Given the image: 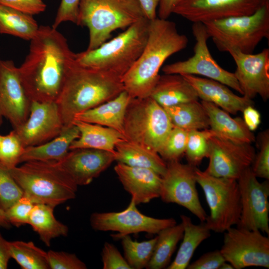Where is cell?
<instances>
[{
    "label": "cell",
    "mask_w": 269,
    "mask_h": 269,
    "mask_svg": "<svg viewBox=\"0 0 269 269\" xmlns=\"http://www.w3.org/2000/svg\"><path fill=\"white\" fill-rule=\"evenodd\" d=\"M101 257L103 269H132L116 247L111 243L104 244Z\"/></svg>",
    "instance_id": "7bdbcfd3"
},
{
    "label": "cell",
    "mask_w": 269,
    "mask_h": 269,
    "mask_svg": "<svg viewBox=\"0 0 269 269\" xmlns=\"http://www.w3.org/2000/svg\"><path fill=\"white\" fill-rule=\"evenodd\" d=\"M166 164V171L162 176L159 197L166 203H175L185 208L201 222H205L207 215L196 188V167L183 164L179 160Z\"/></svg>",
    "instance_id": "7c38bea8"
},
{
    "label": "cell",
    "mask_w": 269,
    "mask_h": 269,
    "mask_svg": "<svg viewBox=\"0 0 269 269\" xmlns=\"http://www.w3.org/2000/svg\"><path fill=\"white\" fill-rule=\"evenodd\" d=\"M8 242L0 233V269H6L9 261L11 259Z\"/></svg>",
    "instance_id": "681fc988"
},
{
    "label": "cell",
    "mask_w": 269,
    "mask_h": 269,
    "mask_svg": "<svg viewBox=\"0 0 269 269\" xmlns=\"http://www.w3.org/2000/svg\"><path fill=\"white\" fill-rule=\"evenodd\" d=\"M39 26L32 15L0 3V33L30 41Z\"/></svg>",
    "instance_id": "1f68e13d"
},
{
    "label": "cell",
    "mask_w": 269,
    "mask_h": 269,
    "mask_svg": "<svg viewBox=\"0 0 269 269\" xmlns=\"http://www.w3.org/2000/svg\"><path fill=\"white\" fill-rule=\"evenodd\" d=\"M188 132L173 127L158 152L166 162L179 159L185 153Z\"/></svg>",
    "instance_id": "8d00e7d4"
},
{
    "label": "cell",
    "mask_w": 269,
    "mask_h": 269,
    "mask_svg": "<svg viewBox=\"0 0 269 269\" xmlns=\"http://www.w3.org/2000/svg\"><path fill=\"white\" fill-rule=\"evenodd\" d=\"M144 17L136 0H80L76 24L88 28L86 50H91L107 41L113 31L126 29Z\"/></svg>",
    "instance_id": "8992f818"
},
{
    "label": "cell",
    "mask_w": 269,
    "mask_h": 269,
    "mask_svg": "<svg viewBox=\"0 0 269 269\" xmlns=\"http://www.w3.org/2000/svg\"><path fill=\"white\" fill-rule=\"evenodd\" d=\"M188 38L178 32L175 22L159 18L149 21L145 45L138 59L123 76L124 90L133 98L149 97L165 60L185 49Z\"/></svg>",
    "instance_id": "7a4b0ae2"
},
{
    "label": "cell",
    "mask_w": 269,
    "mask_h": 269,
    "mask_svg": "<svg viewBox=\"0 0 269 269\" xmlns=\"http://www.w3.org/2000/svg\"><path fill=\"white\" fill-rule=\"evenodd\" d=\"M183 233L181 223L161 230L157 234L152 256L146 268L162 269L166 267Z\"/></svg>",
    "instance_id": "d6a6232c"
},
{
    "label": "cell",
    "mask_w": 269,
    "mask_h": 269,
    "mask_svg": "<svg viewBox=\"0 0 269 269\" xmlns=\"http://www.w3.org/2000/svg\"><path fill=\"white\" fill-rule=\"evenodd\" d=\"M50 269H86V264L74 254L63 251L47 252Z\"/></svg>",
    "instance_id": "b9f144b4"
},
{
    "label": "cell",
    "mask_w": 269,
    "mask_h": 269,
    "mask_svg": "<svg viewBox=\"0 0 269 269\" xmlns=\"http://www.w3.org/2000/svg\"><path fill=\"white\" fill-rule=\"evenodd\" d=\"M79 135L78 128L73 124L64 128L58 136L46 142L25 147L20 163L34 160L59 161L67 155L71 143Z\"/></svg>",
    "instance_id": "4316f807"
},
{
    "label": "cell",
    "mask_w": 269,
    "mask_h": 269,
    "mask_svg": "<svg viewBox=\"0 0 269 269\" xmlns=\"http://www.w3.org/2000/svg\"><path fill=\"white\" fill-rule=\"evenodd\" d=\"M11 225L8 222L5 213L0 209V227L8 229Z\"/></svg>",
    "instance_id": "816d5d0a"
},
{
    "label": "cell",
    "mask_w": 269,
    "mask_h": 269,
    "mask_svg": "<svg viewBox=\"0 0 269 269\" xmlns=\"http://www.w3.org/2000/svg\"><path fill=\"white\" fill-rule=\"evenodd\" d=\"M173 127L164 108L150 96L131 98L124 121L125 140L158 153Z\"/></svg>",
    "instance_id": "ba28073f"
},
{
    "label": "cell",
    "mask_w": 269,
    "mask_h": 269,
    "mask_svg": "<svg viewBox=\"0 0 269 269\" xmlns=\"http://www.w3.org/2000/svg\"><path fill=\"white\" fill-rule=\"evenodd\" d=\"M209 162L205 171L217 177L237 180L243 171L251 166L256 155L251 143L214 135L209 138Z\"/></svg>",
    "instance_id": "9a60e30c"
},
{
    "label": "cell",
    "mask_w": 269,
    "mask_h": 269,
    "mask_svg": "<svg viewBox=\"0 0 269 269\" xmlns=\"http://www.w3.org/2000/svg\"><path fill=\"white\" fill-rule=\"evenodd\" d=\"M149 96L163 108L199 100L193 87L179 74L160 75Z\"/></svg>",
    "instance_id": "cb8c5ba5"
},
{
    "label": "cell",
    "mask_w": 269,
    "mask_h": 269,
    "mask_svg": "<svg viewBox=\"0 0 269 269\" xmlns=\"http://www.w3.org/2000/svg\"><path fill=\"white\" fill-rule=\"evenodd\" d=\"M268 180L259 182L251 166L245 169L238 178L241 213L237 227L269 234Z\"/></svg>",
    "instance_id": "5bb4252c"
},
{
    "label": "cell",
    "mask_w": 269,
    "mask_h": 269,
    "mask_svg": "<svg viewBox=\"0 0 269 269\" xmlns=\"http://www.w3.org/2000/svg\"><path fill=\"white\" fill-rule=\"evenodd\" d=\"M23 195L9 169L0 163V209L5 213Z\"/></svg>",
    "instance_id": "f35d334b"
},
{
    "label": "cell",
    "mask_w": 269,
    "mask_h": 269,
    "mask_svg": "<svg viewBox=\"0 0 269 269\" xmlns=\"http://www.w3.org/2000/svg\"><path fill=\"white\" fill-rule=\"evenodd\" d=\"M180 218L184 229L182 242L174 260L167 267V269H187L197 247L211 235V231L204 222L195 225L188 216L181 215Z\"/></svg>",
    "instance_id": "f1b7e54d"
},
{
    "label": "cell",
    "mask_w": 269,
    "mask_h": 269,
    "mask_svg": "<svg viewBox=\"0 0 269 269\" xmlns=\"http://www.w3.org/2000/svg\"><path fill=\"white\" fill-rule=\"evenodd\" d=\"M80 0H61L52 26L57 28L64 22H71L76 24Z\"/></svg>",
    "instance_id": "ee69618b"
},
{
    "label": "cell",
    "mask_w": 269,
    "mask_h": 269,
    "mask_svg": "<svg viewBox=\"0 0 269 269\" xmlns=\"http://www.w3.org/2000/svg\"><path fill=\"white\" fill-rule=\"evenodd\" d=\"M75 61V53L57 28L39 26L30 40L27 55L18 67L22 86L30 101L56 102Z\"/></svg>",
    "instance_id": "6da1fadb"
},
{
    "label": "cell",
    "mask_w": 269,
    "mask_h": 269,
    "mask_svg": "<svg viewBox=\"0 0 269 269\" xmlns=\"http://www.w3.org/2000/svg\"><path fill=\"white\" fill-rule=\"evenodd\" d=\"M209 120V129L213 135L239 142L252 143L256 140L244 120L240 117L233 118L229 113L209 102L201 101Z\"/></svg>",
    "instance_id": "603a6c76"
},
{
    "label": "cell",
    "mask_w": 269,
    "mask_h": 269,
    "mask_svg": "<svg viewBox=\"0 0 269 269\" xmlns=\"http://www.w3.org/2000/svg\"><path fill=\"white\" fill-rule=\"evenodd\" d=\"M11 258L22 269H49L47 252L37 247L32 242H8Z\"/></svg>",
    "instance_id": "836d02e7"
},
{
    "label": "cell",
    "mask_w": 269,
    "mask_h": 269,
    "mask_svg": "<svg viewBox=\"0 0 269 269\" xmlns=\"http://www.w3.org/2000/svg\"><path fill=\"white\" fill-rule=\"evenodd\" d=\"M0 3L32 16L43 12L46 8L43 0H0Z\"/></svg>",
    "instance_id": "f6af8a7d"
},
{
    "label": "cell",
    "mask_w": 269,
    "mask_h": 269,
    "mask_svg": "<svg viewBox=\"0 0 269 269\" xmlns=\"http://www.w3.org/2000/svg\"><path fill=\"white\" fill-rule=\"evenodd\" d=\"M236 65L234 73L242 95L252 100L257 95L266 101L269 98V49L257 54L238 50L229 52Z\"/></svg>",
    "instance_id": "d6986e66"
},
{
    "label": "cell",
    "mask_w": 269,
    "mask_h": 269,
    "mask_svg": "<svg viewBox=\"0 0 269 269\" xmlns=\"http://www.w3.org/2000/svg\"><path fill=\"white\" fill-rule=\"evenodd\" d=\"M24 196L54 208L74 199L78 186L58 161H28L9 169Z\"/></svg>",
    "instance_id": "277c9868"
},
{
    "label": "cell",
    "mask_w": 269,
    "mask_h": 269,
    "mask_svg": "<svg viewBox=\"0 0 269 269\" xmlns=\"http://www.w3.org/2000/svg\"><path fill=\"white\" fill-rule=\"evenodd\" d=\"M195 174L210 209L204 222L206 227L211 231L221 233L237 225L241 213L237 180L213 176L197 167Z\"/></svg>",
    "instance_id": "9c48e42d"
},
{
    "label": "cell",
    "mask_w": 269,
    "mask_h": 269,
    "mask_svg": "<svg viewBox=\"0 0 269 269\" xmlns=\"http://www.w3.org/2000/svg\"><path fill=\"white\" fill-rule=\"evenodd\" d=\"M192 31L196 41L193 55L184 61L164 65V74L199 75L218 81L242 95V91L234 73L222 68L212 56L208 45L210 38L205 25L194 22Z\"/></svg>",
    "instance_id": "30bf717a"
},
{
    "label": "cell",
    "mask_w": 269,
    "mask_h": 269,
    "mask_svg": "<svg viewBox=\"0 0 269 269\" xmlns=\"http://www.w3.org/2000/svg\"><path fill=\"white\" fill-rule=\"evenodd\" d=\"M193 87L199 99L211 102L229 114L243 112L247 107L254 105L252 100L239 96L226 85L214 80L193 75L181 74Z\"/></svg>",
    "instance_id": "7402d4cb"
},
{
    "label": "cell",
    "mask_w": 269,
    "mask_h": 269,
    "mask_svg": "<svg viewBox=\"0 0 269 269\" xmlns=\"http://www.w3.org/2000/svg\"><path fill=\"white\" fill-rule=\"evenodd\" d=\"M149 21L143 17L97 48L75 53L76 63L122 78L137 60L145 45Z\"/></svg>",
    "instance_id": "5b68a950"
},
{
    "label": "cell",
    "mask_w": 269,
    "mask_h": 269,
    "mask_svg": "<svg viewBox=\"0 0 269 269\" xmlns=\"http://www.w3.org/2000/svg\"><path fill=\"white\" fill-rule=\"evenodd\" d=\"M217 49L252 53L264 38L269 39V1L254 13L229 17L203 23Z\"/></svg>",
    "instance_id": "52a82bcc"
},
{
    "label": "cell",
    "mask_w": 269,
    "mask_h": 269,
    "mask_svg": "<svg viewBox=\"0 0 269 269\" xmlns=\"http://www.w3.org/2000/svg\"><path fill=\"white\" fill-rule=\"evenodd\" d=\"M125 258L132 269L146 268L153 253L156 236L147 241H134L130 235L120 238Z\"/></svg>",
    "instance_id": "e575fe53"
},
{
    "label": "cell",
    "mask_w": 269,
    "mask_h": 269,
    "mask_svg": "<svg viewBox=\"0 0 269 269\" xmlns=\"http://www.w3.org/2000/svg\"><path fill=\"white\" fill-rule=\"evenodd\" d=\"M259 230L232 227L224 232L220 251L234 269L269 268V238Z\"/></svg>",
    "instance_id": "8fae6325"
},
{
    "label": "cell",
    "mask_w": 269,
    "mask_h": 269,
    "mask_svg": "<svg viewBox=\"0 0 269 269\" xmlns=\"http://www.w3.org/2000/svg\"><path fill=\"white\" fill-rule=\"evenodd\" d=\"M115 157L118 162L150 169L161 177L166 170V162L158 153L125 139L116 144Z\"/></svg>",
    "instance_id": "83f0119b"
},
{
    "label": "cell",
    "mask_w": 269,
    "mask_h": 269,
    "mask_svg": "<svg viewBox=\"0 0 269 269\" xmlns=\"http://www.w3.org/2000/svg\"><path fill=\"white\" fill-rule=\"evenodd\" d=\"M140 5L145 16L149 20L156 18V8L160 0H136Z\"/></svg>",
    "instance_id": "c3c4849f"
},
{
    "label": "cell",
    "mask_w": 269,
    "mask_h": 269,
    "mask_svg": "<svg viewBox=\"0 0 269 269\" xmlns=\"http://www.w3.org/2000/svg\"><path fill=\"white\" fill-rule=\"evenodd\" d=\"M24 148L14 130L2 135L0 144V163L8 169L17 166Z\"/></svg>",
    "instance_id": "74e56055"
},
{
    "label": "cell",
    "mask_w": 269,
    "mask_h": 269,
    "mask_svg": "<svg viewBox=\"0 0 269 269\" xmlns=\"http://www.w3.org/2000/svg\"><path fill=\"white\" fill-rule=\"evenodd\" d=\"M30 104L21 83L18 67L12 60L0 58V114L14 129L28 118Z\"/></svg>",
    "instance_id": "ac0fdd59"
},
{
    "label": "cell",
    "mask_w": 269,
    "mask_h": 269,
    "mask_svg": "<svg viewBox=\"0 0 269 269\" xmlns=\"http://www.w3.org/2000/svg\"><path fill=\"white\" fill-rule=\"evenodd\" d=\"M2 118H3L2 116L0 114V126L2 123Z\"/></svg>",
    "instance_id": "db71d44e"
},
{
    "label": "cell",
    "mask_w": 269,
    "mask_h": 269,
    "mask_svg": "<svg viewBox=\"0 0 269 269\" xmlns=\"http://www.w3.org/2000/svg\"><path fill=\"white\" fill-rule=\"evenodd\" d=\"M131 99L124 90L114 99L77 115L74 120L112 128L123 135L126 111Z\"/></svg>",
    "instance_id": "d4e9b609"
},
{
    "label": "cell",
    "mask_w": 269,
    "mask_h": 269,
    "mask_svg": "<svg viewBox=\"0 0 269 269\" xmlns=\"http://www.w3.org/2000/svg\"><path fill=\"white\" fill-rule=\"evenodd\" d=\"M73 124L78 128L80 135L71 143L70 150L90 148L115 153L116 144L125 139L122 133L112 128L76 120Z\"/></svg>",
    "instance_id": "484cf974"
},
{
    "label": "cell",
    "mask_w": 269,
    "mask_h": 269,
    "mask_svg": "<svg viewBox=\"0 0 269 269\" xmlns=\"http://www.w3.org/2000/svg\"><path fill=\"white\" fill-rule=\"evenodd\" d=\"M64 129L56 102L31 101L25 122L13 129L24 147L36 146L54 138Z\"/></svg>",
    "instance_id": "e0dca14e"
},
{
    "label": "cell",
    "mask_w": 269,
    "mask_h": 269,
    "mask_svg": "<svg viewBox=\"0 0 269 269\" xmlns=\"http://www.w3.org/2000/svg\"><path fill=\"white\" fill-rule=\"evenodd\" d=\"M124 91L120 77L82 66L75 60L56 101L64 128L73 124L77 115L114 99Z\"/></svg>",
    "instance_id": "3957f363"
},
{
    "label": "cell",
    "mask_w": 269,
    "mask_h": 269,
    "mask_svg": "<svg viewBox=\"0 0 269 269\" xmlns=\"http://www.w3.org/2000/svg\"><path fill=\"white\" fill-rule=\"evenodd\" d=\"M114 170L124 188L132 195L131 199L136 205L147 203L159 197L162 177L154 171L120 162L115 165Z\"/></svg>",
    "instance_id": "44dd1931"
},
{
    "label": "cell",
    "mask_w": 269,
    "mask_h": 269,
    "mask_svg": "<svg viewBox=\"0 0 269 269\" xmlns=\"http://www.w3.org/2000/svg\"><path fill=\"white\" fill-rule=\"evenodd\" d=\"M173 127L187 131L209 128L208 116L198 101L164 108Z\"/></svg>",
    "instance_id": "4dcf8cb0"
},
{
    "label": "cell",
    "mask_w": 269,
    "mask_h": 269,
    "mask_svg": "<svg viewBox=\"0 0 269 269\" xmlns=\"http://www.w3.org/2000/svg\"><path fill=\"white\" fill-rule=\"evenodd\" d=\"M259 151L255 155L251 166L253 173L258 178L269 179V131L260 133L257 139Z\"/></svg>",
    "instance_id": "ab89813d"
},
{
    "label": "cell",
    "mask_w": 269,
    "mask_h": 269,
    "mask_svg": "<svg viewBox=\"0 0 269 269\" xmlns=\"http://www.w3.org/2000/svg\"><path fill=\"white\" fill-rule=\"evenodd\" d=\"M269 0H178L173 13L203 23L254 13Z\"/></svg>",
    "instance_id": "2e32d148"
},
{
    "label": "cell",
    "mask_w": 269,
    "mask_h": 269,
    "mask_svg": "<svg viewBox=\"0 0 269 269\" xmlns=\"http://www.w3.org/2000/svg\"><path fill=\"white\" fill-rule=\"evenodd\" d=\"M213 135L209 129L188 132L185 155L188 163L197 166L209 156V139Z\"/></svg>",
    "instance_id": "d590c367"
},
{
    "label": "cell",
    "mask_w": 269,
    "mask_h": 269,
    "mask_svg": "<svg viewBox=\"0 0 269 269\" xmlns=\"http://www.w3.org/2000/svg\"><path fill=\"white\" fill-rule=\"evenodd\" d=\"M243 120L252 132L255 131L261 124V118L259 112L254 108L253 105L247 107L243 111Z\"/></svg>",
    "instance_id": "7dc6e473"
},
{
    "label": "cell",
    "mask_w": 269,
    "mask_h": 269,
    "mask_svg": "<svg viewBox=\"0 0 269 269\" xmlns=\"http://www.w3.org/2000/svg\"><path fill=\"white\" fill-rule=\"evenodd\" d=\"M219 269H234L231 264L227 261L224 262L220 267Z\"/></svg>",
    "instance_id": "f5cc1de1"
},
{
    "label": "cell",
    "mask_w": 269,
    "mask_h": 269,
    "mask_svg": "<svg viewBox=\"0 0 269 269\" xmlns=\"http://www.w3.org/2000/svg\"><path fill=\"white\" fill-rule=\"evenodd\" d=\"M2 136V135H0V144Z\"/></svg>",
    "instance_id": "11a10c76"
},
{
    "label": "cell",
    "mask_w": 269,
    "mask_h": 269,
    "mask_svg": "<svg viewBox=\"0 0 269 269\" xmlns=\"http://www.w3.org/2000/svg\"><path fill=\"white\" fill-rule=\"evenodd\" d=\"M115 153L95 149H75L70 150L58 162L77 186L87 185L115 161Z\"/></svg>",
    "instance_id": "ffe728a7"
},
{
    "label": "cell",
    "mask_w": 269,
    "mask_h": 269,
    "mask_svg": "<svg viewBox=\"0 0 269 269\" xmlns=\"http://www.w3.org/2000/svg\"><path fill=\"white\" fill-rule=\"evenodd\" d=\"M54 209L48 205L34 204L29 217L28 224L47 247L50 246L53 239L66 236L69 231L66 225L55 218Z\"/></svg>",
    "instance_id": "f546056e"
},
{
    "label": "cell",
    "mask_w": 269,
    "mask_h": 269,
    "mask_svg": "<svg viewBox=\"0 0 269 269\" xmlns=\"http://www.w3.org/2000/svg\"><path fill=\"white\" fill-rule=\"evenodd\" d=\"M178 0H160L158 5V18L167 19L173 13V8Z\"/></svg>",
    "instance_id": "f907efd6"
},
{
    "label": "cell",
    "mask_w": 269,
    "mask_h": 269,
    "mask_svg": "<svg viewBox=\"0 0 269 269\" xmlns=\"http://www.w3.org/2000/svg\"><path fill=\"white\" fill-rule=\"evenodd\" d=\"M131 199L126 209L120 212H94L90 217L92 228L99 231H114L113 236L120 239L124 236L140 232L157 234L161 230L177 224L173 218L158 219L141 213Z\"/></svg>",
    "instance_id": "4fadbf2b"
},
{
    "label": "cell",
    "mask_w": 269,
    "mask_h": 269,
    "mask_svg": "<svg viewBox=\"0 0 269 269\" xmlns=\"http://www.w3.org/2000/svg\"><path fill=\"white\" fill-rule=\"evenodd\" d=\"M220 250L210 251L202 255L197 260L189 264L188 269H219L225 262Z\"/></svg>",
    "instance_id": "bcb514c9"
},
{
    "label": "cell",
    "mask_w": 269,
    "mask_h": 269,
    "mask_svg": "<svg viewBox=\"0 0 269 269\" xmlns=\"http://www.w3.org/2000/svg\"><path fill=\"white\" fill-rule=\"evenodd\" d=\"M34 205L29 198L23 195L5 212L9 223L16 227L28 224L29 215Z\"/></svg>",
    "instance_id": "60d3db41"
}]
</instances>
